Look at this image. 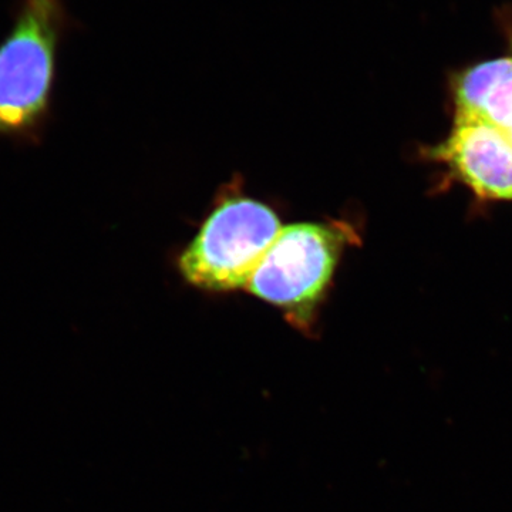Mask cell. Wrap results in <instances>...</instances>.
Instances as JSON below:
<instances>
[{"instance_id":"obj_1","label":"cell","mask_w":512,"mask_h":512,"mask_svg":"<svg viewBox=\"0 0 512 512\" xmlns=\"http://www.w3.org/2000/svg\"><path fill=\"white\" fill-rule=\"evenodd\" d=\"M70 28L63 0H18L0 43V140L39 146L52 119L57 56Z\"/></svg>"},{"instance_id":"obj_2","label":"cell","mask_w":512,"mask_h":512,"mask_svg":"<svg viewBox=\"0 0 512 512\" xmlns=\"http://www.w3.org/2000/svg\"><path fill=\"white\" fill-rule=\"evenodd\" d=\"M357 239L345 222H301L281 229L249 279L252 295L311 333L340 258Z\"/></svg>"},{"instance_id":"obj_3","label":"cell","mask_w":512,"mask_h":512,"mask_svg":"<svg viewBox=\"0 0 512 512\" xmlns=\"http://www.w3.org/2000/svg\"><path fill=\"white\" fill-rule=\"evenodd\" d=\"M278 215L241 192L225 195L178 259L181 275L204 291L247 288L281 232Z\"/></svg>"},{"instance_id":"obj_4","label":"cell","mask_w":512,"mask_h":512,"mask_svg":"<svg viewBox=\"0 0 512 512\" xmlns=\"http://www.w3.org/2000/svg\"><path fill=\"white\" fill-rule=\"evenodd\" d=\"M431 156L446 161L478 197L512 200V144L481 119H456L453 133Z\"/></svg>"},{"instance_id":"obj_5","label":"cell","mask_w":512,"mask_h":512,"mask_svg":"<svg viewBox=\"0 0 512 512\" xmlns=\"http://www.w3.org/2000/svg\"><path fill=\"white\" fill-rule=\"evenodd\" d=\"M512 64V57L476 64L457 77L456 119H480L488 93Z\"/></svg>"},{"instance_id":"obj_6","label":"cell","mask_w":512,"mask_h":512,"mask_svg":"<svg viewBox=\"0 0 512 512\" xmlns=\"http://www.w3.org/2000/svg\"><path fill=\"white\" fill-rule=\"evenodd\" d=\"M480 119L501 131L512 127V64L488 93L481 107Z\"/></svg>"},{"instance_id":"obj_7","label":"cell","mask_w":512,"mask_h":512,"mask_svg":"<svg viewBox=\"0 0 512 512\" xmlns=\"http://www.w3.org/2000/svg\"><path fill=\"white\" fill-rule=\"evenodd\" d=\"M504 133L505 136L508 137V140H510V143L512 144V127L510 128V130L504 131Z\"/></svg>"}]
</instances>
